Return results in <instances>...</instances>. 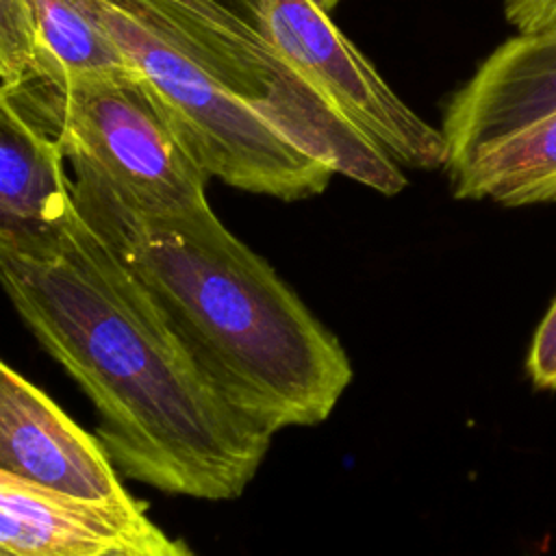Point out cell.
Returning a JSON list of instances; mask_svg holds the SVG:
<instances>
[{
  "mask_svg": "<svg viewBox=\"0 0 556 556\" xmlns=\"http://www.w3.org/2000/svg\"><path fill=\"white\" fill-rule=\"evenodd\" d=\"M0 282L91 400L96 437L126 478L215 502L248 489L274 434L222 395L80 213L48 245L0 248Z\"/></svg>",
  "mask_w": 556,
  "mask_h": 556,
  "instance_id": "1",
  "label": "cell"
},
{
  "mask_svg": "<svg viewBox=\"0 0 556 556\" xmlns=\"http://www.w3.org/2000/svg\"><path fill=\"white\" fill-rule=\"evenodd\" d=\"M74 200L237 410L271 434L330 417L354 376L348 352L208 200L148 211L87 174Z\"/></svg>",
  "mask_w": 556,
  "mask_h": 556,
  "instance_id": "2",
  "label": "cell"
},
{
  "mask_svg": "<svg viewBox=\"0 0 556 556\" xmlns=\"http://www.w3.org/2000/svg\"><path fill=\"white\" fill-rule=\"evenodd\" d=\"M87 4L208 178L285 202L330 185L337 172L245 100L152 0Z\"/></svg>",
  "mask_w": 556,
  "mask_h": 556,
  "instance_id": "3",
  "label": "cell"
},
{
  "mask_svg": "<svg viewBox=\"0 0 556 556\" xmlns=\"http://www.w3.org/2000/svg\"><path fill=\"white\" fill-rule=\"evenodd\" d=\"M0 96L59 141L74 174L100 180L130 204L176 211L208 200V174L132 67L65 85L2 87Z\"/></svg>",
  "mask_w": 556,
  "mask_h": 556,
  "instance_id": "4",
  "label": "cell"
},
{
  "mask_svg": "<svg viewBox=\"0 0 556 556\" xmlns=\"http://www.w3.org/2000/svg\"><path fill=\"white\" fill-rule=\"evenodd\" d=\"M304 74L400 167L445 165L439 128L419 117L315 0H213Z\"/></svg>",
  "mask_w": 556,
  "mask_h": 556,
  "instance_id": "5",
  "label": "cell"
},
{
  "mask_svg": "<svg viewBox=\"0 0 556 556\" xmlns=\"http://www.w3.org/2000/svg\"><path fill=\"white\" fill-rule=\"evenodd\" d=\"M0 471L87 500H122L113 460L50 395L0 365Z\"/></svg>",
  "mask_w": 556,
  "mask_h": 556,
  "instance_id": "6",
  "label": "cell"
},
{
  "mask_svg": "<svg viewBox=\"0 0 556 556\" xmlns=\"http://www.w3.org/2000/svg\"><path fill=\"white\" fill-rule=\"evenodd\" d=\"M556 113V33L506 39L445 104V167Z\"/></svg>",
  "mask_w": 556,
  "mask_h": 556,
  "instance_id": "7",
  "label": "cell"
},
{
  "mask_svg": "<svg viewBox=\"0 0 556 556\" xmlns=\"http://www.w3.org/2000/svg\"><path fill=\"white\" fill-rule=\"evenodd\" d=\"M115 70L130 65L87 0H0L2 87L65 85Z\"/></svg>",
  "mask_w": 556,
  "mask_h": 556,
  "instance_id": "8",
  "label": "cell"
},
{
  "mask_svg": "<svg viewBox=\"0 0 556 556\" xmlns=\"http://www.w3.org/2000/svg\"><path fill=\"white\" fill-rule=\"evenodd\" d=\"M65 161L59 141L0 96V248L48 245L76 219Z\"/></svg>",
  "mask_w": 556,
  "mask_h": 556,
  "instance_id": "9",
  "label": "cell"
},
{
  "mask_svg": "<svg viewBox=\"0 0 556 556\" xmlns=\"http://www.w3.org/2000/svg\"><path fill=\"white\" fill-rule=\"evenodd\" d=\"M148 523L130 495L87 500L0 471V549L11 556H96Z\"/></svg>",
  "mask_w": 556,
  "mask_h": 556,
  "instance_id": "10",
  "label": "cell"
},
{
  "mask_svg": "<svg viewBox=\"0 0 556 556\" xmlns=\"http://www.w3.org/2000/svg\"><path fill=\"white\" fill-rule=\"evenodd\" d=\"M454 198L502 206L556 202V113L445 167Z\"/></svg>",
  "mask_w": 556,
  "mask_h": 556,
  "instance_id": "11",
  "label": "cell"
},
{
  "mask_svg": "<svg viewBox=\"0 0 556 556\" xmlns=\"http://www.w3.org/2000/svg\"><path fill=\"white\" fill-rule=\"evenodd\" d=\"M526 374L536 391H556V298L532 334Z\"/></svg>",
  "mask_w": 556,
  "mask_h": 556,
  "instance_id": "12",
  "label": "cell"
},
{
  "mask_svg": "<svg viewBox=\"0 0 556 556\" xmlns=\"http://www.w3.org/2000/svg\"><path fill=\"white\" fill-rule=\"evenodd\" d=\"M96 556H198L185 541L169 539L152 521L137 534L111 545Z\"/></svg>",
  "mask_w": 556,
  "mask_h": 556,
  "instance_id": "13",
  "label": "cell"
},
{
  "mask_svg": "<svg viewBox=\"0 0 556 556\" xmlns=\"http://www.w3.org/2000/svg\"><path fill=\"white\" fill-rule=\"evenodd\" d=\"M504 17L521 35L556 33V0H506Z\"/></svg>",
  "mask_w": 556,
  "mask_h": 556,
  "instance_id": "14",
  "label": "cell"
},
{
  "mask_svg": "<svg viewBox=\"0 0 556 556\" xmlns=\"http://www.w3.org/2000/svg\"><path fill=\"white\" fill-rule=\"evenodd\" d=\"M315 2H317L324 11H328V13H330V11H332L341 0H315Z\"/></svg>",
  "mask_w": 556,
  "mask_h": 556,
  "instance_id": "15",
  "label": "cell"
}]
</instances>
